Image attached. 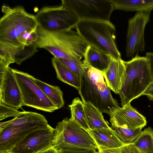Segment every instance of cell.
I'll use <instances>...</instances> for the list:
<instances>
[{
    "label": "cell",
    "instance_id": "27",
    "mask_svg": "<svg viewBox=\"0 0 153 153\" xmlns=\"http://www.w3.org/2000/svg\"><path fill=\"white\" fill-rule=\"evenodd\" d=\"M69 70L80 78L84 72L83 62H76L60 58H56Z\"/></svg>",
    "mask_w": 153,
    "mask_h": 153
},
{
    "label": "cell",
    "instance_id": "15",
    "mask_svg": "<svg viewBox=\"0 0 153 153\" xmlns=\"http://www.w3.org/2000/svg\"><path fill=\"white\" fill-rule=\"evenodd\" d=\"M121 58L112 57L106 71L102 73L108 86L116 94H118L123 80L125 68Z\"/></svg>",
    "mask_w": 153,
    "mask_h": 153
},
{
    "label": "cell",
    "instance_id": "28",
    "mask_svg": "<svg viewBox=\"0 0 153 153\" xmlns=\"http://www.w3.org/2000/svg\"><path fill=\"white\" fill-rule=\"evenodd\" d=\"M13 107L6 105L0 102V120L10 117H16L20 112Z\"/></svg>",
    "mask_w": 153,
    "mask_h": 153
},
{
    "label": "cell",
    "instance_id": "33",
    "mask_svg": "<svg viewBox=\"0 0 153 153\" xmlns=\"http://www.w3.org/2000/svg\"><path fill=\"white\" fill-rule=\"evenodd\" d=\"M36 153H59L58 151L52 146Z\"/></svg>",
    "mask_w": 153,
    "mask_h": 153
},
{
    "label": "cell",
    "instance_id": "23",
    "mask_svg": "<svg viewBox=\"0 0 153 153\" xmlns=\"http://www.w3.org/2000/svg\"><path fill=\"white\" fill-rule=\"evenodd\" d=\"M111 128L120 140L125 144L133 143L142 131V128L131 129L112 124Z\"/></svg>",
    "mask_w": 153,
    "mask_h": 153
},
{
    "label": "cell",
    "instance_id": "9",
    "mask_svg": "<svg viewBox=\"0 0 153 153\" xmlns=\"http://www.w3.org/2000/svg\"><path fill=\"white\" fill-rule=\"evenodd\" d=\"M12 70L22 92L23 106L49 112L58 109L36 84L34 76L16 69Z\"/></svg>",
    "mask_w": 153,
    "mask_h": 153
},
{
    "label": "cell",
    "instance_id": "12",
    "mask_svg": "<svg viewBox=\"0 0 153 153\" xmlns=\"http://www.w3.org/2000/svg\"><path fill=\"white\" fill-rule=\"evenodd\" d=\"M54 128L49 124L33 131L8 152L36 153L51 147Z\"/></svg>",
    "mask_w": 153,
    "mask_h": 153
},
{
    "label": "cell",
    "instance_id": "14",
    "mask_svg": "<svg viewBox=\"0 0 153 153\" xmlns=\"http://www.w3.org/2000/svg\"><path fill=\"white\" fill-rule=\"evenodd\" d=\"M111 124L131 129L143 128L146 125V118L130 103L122 107H112L110 110Z\"/></svg>",
    "mask_w": 153,
    "mask_h": 153
},
{
    "label": "cell",
    "instance_id": "3",
    "mask_svg": "<svg viewBox=\"0 0 153 153\" xmlns=\"http://www.w3.org/2000/svg\"><path fill=\"white\" fill-rule=\"evenodd\" d=\"M125 71L118 93L123 107L142 96L152 82L148 60L146 56L136 55L128 61H124Z\"/></svg>",
    "mask_w": 153,
    "mask_h": 153
},
{
    "label": "cell",
    "instance_id": "19",
    "mask_svg": "<svg viewBox=\"0 0 153 153\" xmlns=\"http://www.w3.org/2000/svg\"><path fill=\"white\" fill-rule=\"evenodd\" d=\"M51 61L56 73L57 78L61 81L74 87L79 91L80 86V78L56 58H52Z\"/></svg>",
    "mask_w": 153,
    "mask_h": 153
},
{
    "label": "cell",
    "instance_id": "29",
    "mask_svg": "<svg viewBox=\"0 0 153 153\" xmlns=\"http://www.w3.org/2000/svg\"><path fill=\"white\" fill-rule=\"evenodd\" d=\"M36 30L27 32L23 33L19 40V43L25 46L32 45L37 39Z\"/></svg>",
    "mask_w": 153,
    "mask_h": 153
},
{
    "label": "cell",
    "instance_id": "8",
    "mask_svg": "<svg viewBox=\"0 0 153 153\" xmlns=\"http://www.w3.org/2000/svg\"><path fill=\"white\" fill-rule=\"evenodd\" d=\"M35 17L38 25L49 31L72 29L80 20L73 12L61 5L43 7L36 13Z\"/></svg>",
    "mask_w": 153,
    "mask_h": 153
},
{
    "label": "cell",
    "instance_id": "26",
    "mask_svg": "<svg viewBox=\"0 0 153 153\" xmlns=\"http://www.w3.org/2000/svg\"><path fill=\"white\" fill-rule=\"evenodd\" d=\"M100 153H148L140 150L133 143L125 144L120 147L112 149L99 147Z\"/></svg>",
    "mask_w": 153,
    "mask_h": 153
},
{
    "label": "cell",
    "instance_id": "7",
    "mask_svg": "<svg viewBox=\"0 0 153 153\" xmlns=\"http://www.w3.org/2000/svg\"><path fill=\"white\" fill-rule=\"evenodd\" d=\"M52 146L58 150L68 149H98L88 132L74 120L67 117L58 122L54 128Z\"/></svg>",
    "mask_w": 153,
    "mask_h": 153
},
{
    "label": "cell",
    "instance_id": "31",
    "mask_svg": "<svg viewBox=\"0 0 153 153\" xmlns=\"http://www.w3.org/2000/svg\"><path fill=\"white\" fill-rule=\"evenodd\" d=\"M146 55L145 56L149 61L150 74L153 82V52H147Z\"/></svg>",
    "mask_w": 153,
    "mask_h": 153
},
{
    "label": "cell",
    "instance_id": "34",
    "mask_svg": "<svg viewBox=\"0 0 153 153\" xmlns=\"http://www.w3.org/2000/svg\"><path fill=\"white\" fill-rule=\"evenodd\" d=\"M11 153L7 152V153Z\"/></svg>",
    "mask_w": 153,
    "mask_h": 153
},
{
    "label": "cell",
    "instance_id": "4",
    "mask_svg": "<svg viewBox=\"0 0 153 153\" xmlns=\"http://www.w3.org/2000/svg\"><path fill=\"white\" fill-rule=\"evenodd\" d=\"M75 28L88 45L114 58H121L115 42L116 28L110 21L80 20Z\"/></svg>",
    "mask_w": 153,
    "mask_h": 153
},
{
    "label": "cell",
    "instance_id": "20",
    "mask_svg": "<svg viewBox=\"0 0 153 153\" xmlns=\"http://www.w3.org/2000/svg\"><path fill=\"white\" fill-rule=\"evenodd\" d=\"M84 109L90 129L109 128L102 112L89 102L84 103Z\"/></svg>",
    "mask_w": 153,
    "mask_h": 153
},
{
    "label": "cell",
    "instance_id": "21",
    "mask_svg": "<svg viewBox=\"0 0 153 153\" xmlns=\"http://www.w3.org/2000/svg\"><path fill=\"white\" fill-rule=\"evenodd\" d=\"M34 80L36 84L58 109L64 106L63 93L59 87L50 85L35 77Z\"/></svg>",
    "mask_w": 153,
    "mask_h": 153
},
{
    "label": "cell",
    "instance_id": "16",
    "mask_svg": "<svg viewBox=\"0 0 153 153\" xmlns=\"http://www.w3.org/2000/svg\"><path fill=\"white\" fill-rule=\"evenodd\" d=\"M88 131L98 148H115L125 144L120 140L111 127L90 129Z\"/></svg>",
    "mask_w": 153,
    "mask_h": 153
},
{
    "label": "cell",
    "instance_id": "11",
    "mask_svg": "<svg viewBox=\"0 0 153 153\" xmlns=\"http://www.w3.org/2000/svg\"><path fill=\"white\" fill-rule=\"evenodd\" d=\"M150 11L137 12L128 22L126 50L127 57L133 58L145 51L144 31L149 21Z\"/></svg>",
    "mask_w": 153,
    "mask_h": 153
},
{
    "label": "cell",
    "instance_id": "6",
    "mask_svg": "<svg viewBox=\"0 0 153 153\" xmlns=\"http://www.w3.org/2000/svg\"><path fill=\"white\" fill-rule=\"evenodd\" d=\"M38 26L35 15L27 12L25 8L17 6L10 9L0 20V42L16 47L26 46L19 40L22 35L36 30Z\"/></svg>",
    "mask_w": 153,
    "mask_h": 153
},
{
    "label": "cell",
    "instance_id": "1",
    "mask_svg": "<svg viewBox=\"0 0 153 153\" xmlns=\"http://www.w3.org/2000/svg\"><path fill=\"white\" fill-rule=\"evenodd\" d=\"M36 32L37 39L32 45L37 48L46 49L56 58L82 61L88 45L76 31H49L38 25Z\"/></svg>",
    "mask_w": 153,
    "mask_h": 153
},
{
    "label": "cell",
    "instance_id": "25",
    "mask_svg": "<svg viewBox=\"0 0 153 153\" xmlns=\"http://www.w3.org/2000/svg\"><path fill=\"white\" fill-rule=\"evenodd\" d=\"M37 51V48L33 45L17 48L14 58L15 63L20 65L23 61L31 57Z\"/></svg>",
    "mask_w": 153,
    "mask_h": 153
},
{
    "label": "cell",
    "instance_id": "13",
    "mask_svg": "<svg viewBox=\"0 0 153 153\" xmlns=\"http://www.w3.org/2000/svg\"><path fill=\"white\" fill-rule=\"evenodd\" d=\"M0 102L17 109L23 106L20 88L12 69L9 67L0 79Z\"/></svg>",
    "mask_w": 153,
    "mask_h": 153
},
{
    "label": "cell",
    "instance_id": "10",
    "mask_svg": "<svg viewBox=\"0 0 153 153\" xmlns=\"http://www.w3.org/2000/svg\"><path fill=\"white\" fill-rule=\"evenodd\" d=\"M61 5L80 20L110 21L114 10L110 0H62Z\"/></svg>",
    "mask_w": 153,
    "mask_h": 153
},
{
    "label": "cell",
    "instance_id": "17",
    "mask_svg": "<svg viewBox=\"0 0 153 153\" xmlns=\"http://www.w3.org/2000/svg\"><path fill=\"white\" fill-rule=\"evenodd\" d=\"M112 57L88 45L84 55L83 64L103 73L107 69Z\"/></svg>",
    "mask_w": 153,
    "mask_h": 153
},
{
    "label": "cell",
    "instance_id": "5",
    "mask_svg": "<svg viewBox=\"0 0 153 153\" xmlns=\"http://www.w3.org/2000/svg\"><path fill=\"white\" fill-rule=\"evenodd\" d=\"M48 125L45 117L37 113L24 111L0 128V153L9 152L35 130Z\"/></svg>",
    "mask_w": 153,
    "mask_h": 153
},
{
    "label": "cell",
    "instance_id": "30",
    "mask_svg": "<svg viewBox=\"0 0 153 153\" xmlns=\"http://www.w3.org/2000/svg\"><path fill=\"white\" fill-rule=\"evenodd\" d=\"M59 153H100L94 149H68L58 150Z\"/></svg>",
    "mask_w": 153,
    "mask_h": 153
},
{
    "label": "cell",
    "instance_id": "22",
    "mask_svg": "<svg viewBox=\"0 0 153 153\" xmlns=\"http://www.w3.org/2000/svg\"><path fill=\"white\" fill-rule=\"evenodd\" d=\"M71 111V117L79 126L88 131L90 129L86 117L84 104L79 97L74 98L69 105Z\"/></svg>",
    "mask_w": 153,
    "mask_h": 153
},
{
    "label": "cell",
    "instance_id": "32",
    "mask_svg": "<svg viewBox=\"0 0 153 153\" xmlns=\"http://www.w3.org/2000/svg\"><path fill=\"white\" fill-rule=\"evenodd\" d=\"M142 95L146 96L150 100L153 101V82L149 85Z\"/></svg>",
    "mask_w": 153,
    "mask_h": 153
},
{
    "label": "cell",
    "instance_id": "24",
    "mask_svg": "<svg viewBox=\"0 0 153 153\" xmlns=\"http://www.w3.org/2000/svg\"><path fill=\"white\" fill-rule=\"evenodd\" d=\"M140 150L146 152L153 151V129H145L133 143Z\"/></svg>",
    "mask_w": 153,
    "mask_h": 153
},
{
    "label": "cell",
    "instance_id": "2",
    "mask_svg": "<svg viewBox=\"0 0 153 153\" xmlns=\"http://www.w3.org/2000/svg\"><path fill=\"white\" fill-rule=\"evenodd\" d=\"M80 77L78 93L83 102H89L102 113L109 115L112 107H120L119 103L112 95L102 73L93 68L84 65Z\"/></svg>",
    "mask_w": 153,
    "mask_h": 153
},
{
    "label": "cell",
    "instance_id": "18",
    "mask_svg": "<svg viewBox=\"0 0 153 153\" xmlns=\"http://www.w3.org/2000/svg\"><path fill=\"white\" fill-rule=\"evenodd\" d=\"M114 10L150 11L153 10V0H110Z\"/></svg>",
    "mask_w": 153,
    "mask_h": 153
}]
</instances>
